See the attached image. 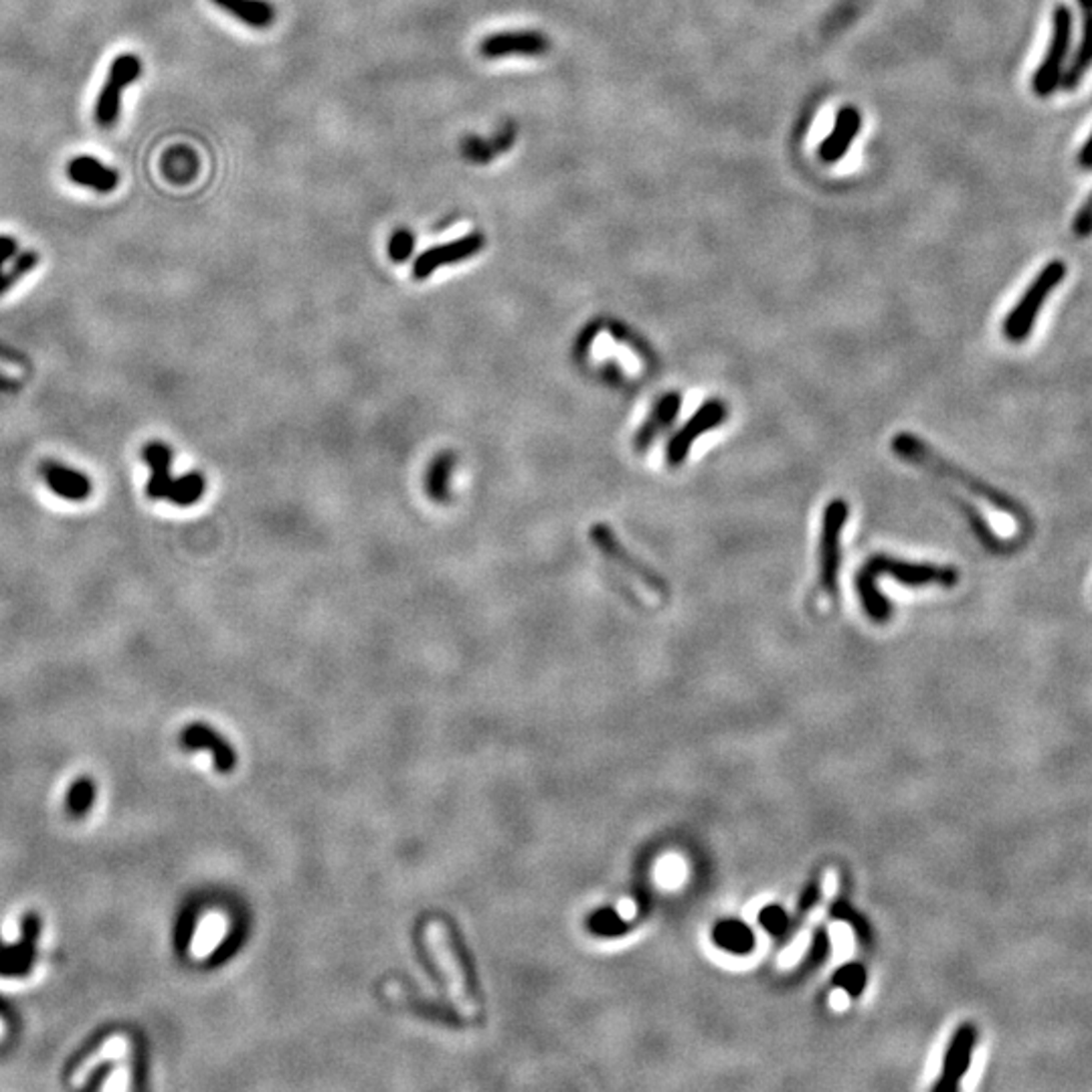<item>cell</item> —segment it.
<instances>
[{
  "label": "cell",
  "instance_id": "cell-7",
  "mask_svg": "<svg viewBox=\"0 0 1092 1092\" xmlns=\"http://www.w3.org/2000/svg\"><path fill=\"white\" fill-rule=\"evenodd\" d=\"M142 75V61L134 53H122L114 59L108 71V79L97 95L95 102V122L102 128L116 126L120 118V104L124 87L132 85Z\"/></svg>",
  "mask_w": 1092,
  "mask_h": 1092
},
{
  "label": "cell",
  "instance_id": "cell-18",
  "mask_svg": "<svg viewBox=\"0 0 1092 1092\" xmlns=\"http://www.w3.org/2000/svg\"><path fill=\"white\" fill-rule=\"evenodd\" d=\"M514 138H516V130L512 124H506L504 130H500L493 138L465 136L461 142V154L465 160L473 164H485L498 154L506 152L514 144Z\"/></svg>",
  "mask_w": 1092,
  "mask_h": 1092
},
{
  "label": "cell",
  "instance_id": "cell-30",
  "mask_svg": "<svg viewBox=\"0 0 1092 1092\" xmlns=\"http://www.w3.org/2000/svg\"><path fill=\"white\" fill-rule=\"evenodd\" d=\"M112 1032H114L112 1028H104V1030H99V1032L91 1034V1036H89V1038H87V1040L69 1056L65 1068H63V1080H69V1078L73 1076V1072H75V1070H77V1068H79L95 1050L102 1048L104 1042L112 1036Z\"/></svg>",
  "mask_w": 1092,
  "mask_h": 1092
},
{
  "label": "cell",
  "instance_id": "cell-16",
  "mask_svg": "<svg viewBox=\"0 0 1092 1092\" xmlns=\"http://www.w3.org/2000/svg\"><path fill=\"white\" fill-rule=\"evenodd\" d=\"M69 178L85 188L95 192H112L120 182L118 170L106 166L93 156H77L67 166Z\"/></svg>",
  "mask_w": 1092,
  "mask_h": 1092
},
{
  "label": "cell",
  "instance_id": "cell-4",
  "mask_svg": "<svg viewBox=\"0 0 1092 1092\" xmlns=\"http://www.w3.org/2000/svg\"><path fill=\"white\" fill-rule=\"evenodd\" d=\"M1064 277H1066V263L1060 259H1052L1042 267V271L1032 279V283L1026 287L1018 304L1010 310V314L1006 316L1002 324V334L1008 342L1020 344L1028 340L1046 300L1062 283Z\"/></svg>",
  "mask_w": 1092,
  "mask_h": 1092
},
{
  "label": "cell",
  "instance_id": "cell-2",
  "mask_svg": "<svg viewBox=\"0 0 1092 1092\" xmlns=\"http://www.w3.org/2000/svg\"><path fill=\"white\" fill-rule=\"evenodd\" d=\"M892 451H895L901 459H905V461H909L913 465H919V467L927 469L929 473L937 475L939 479L955 485V489H963L969 495H975V498H979L981 502L989 504L991 508H996L998 512H1004V514L1012 516L1014 520L1022 522L1026 528L1030 526V516H1028V512L1024 510V506L1020 502L1010 498L1006 491H1002V489H998L994 485H989V483L981 481L979 477L963 471L961 467L949 463L927 441L919 439L917 435L899 433L895 439H892Z\"/></svg>",
  "mask_w": 1092,
  "mask_h": 1092
},
{
  "label": "cell",
  "instance_id": "cell-34",
  "mask_svg": "<svg viewBox=\"0 0 1092 1092\" xmlns=\"http://www.w3.org/2000/svg\"><path fill=\"white\" fill-rule=\"evenodd\" d=\"M413 247H415L413 233L409 229H396L388 241V255L392 261L403 263L411 257Z\"/></svg>",
  "mask_w": 1092,
  "mask_h": 1092
},
{
  "label": "cell",
  "instance_id": "cell-8",
  "mask_svg": "<svg viewBox=\"0 0 1092 1092\" xmlns=\"http://www.w3.org/2000/svg\"><path fill=\"white\" fill-rule=\"evenodd\" d=\"M591 540L593 544L598 547L614 565H618L624 573H628L630 577H634L636 581H640L644 587H648V591L660 595V598H666L670 587L666 583V579H662L654 569H650L648 565H644L640 559H636L624 544L622 540L618 538V534L608 526V524H595L591 528Z\"/></svg>",
  "mask_w": 1092,
  "mask_h": 1092
},
{
  "label": "cell",
  "instance_id": "cell-27",
  "mask_svg": "<svg viewBox=\"0 0 1092 1092\" xmlns=\"http://www.w3.org/2000/svg\"><path fill=\"white\" fill-rule=\"evenodd\" d=\"M832 983L838 989H844L852 1000H858L868 985V971L862 963H846L834 973Z\"/></svg>",
  "mask_w": 1092,
  "mask_h": 1092
},
{
  "label": "cell",
  "instance_id": "cell-3",
  "mask_svg": "<svg viewBox=\"0 0 1092 1092\" xmlns=\"http://www.w3.org/2000/svg\"><path fill=\"white\" fill-rule=\"evenodd\" d=\"M425 945H427V951L431 955V959L435 961V965L441 969L443 977H445V983H447V991H449V1000L453 1004V1008L457 1010V1014L465 1020H475L479 1016V1008H477V1002L471 994V989L467 985V975H465V969L459 961V955L455 951V945L451 941V935H449V929L443 921H429L425 925Z\"/></svg>",
  "mask_w": 1092,
  "mask_h": 1092
},
{
  "label": "cell",
  "instance_id": "cell-15",
  "mask_svg": "<svg viewBox=\"0 0 1092 1092\" xmlns=\"http://www.w3.org/2000/svg\"><path fill=\"white\" fill-rule=\"evenodd\" d=\"M41 475L47 487H51L59 498H65L69 502H81L89 498L91 481L85 473H79L57 461H45L41 465Z\"/></svg>",
  "mask_w": 1092,
  "mask_h": 1092
},
{
  "label": "cell",
  "instance_id": "cell-23",
  "mask_svg": "<svg viewBox=\"0 0 1092 1092\" xmlns=\"http://www.w3.org/2000/svg\"><path fill=\"white\" fill-rule=\"evenodd\" d=\"M196 170H198V160L194 152L186 146L170 148L162 160L164 176L176 184L192 180V176H196Z\"/></svg>",
  "mask_w": 1092,
  "mask_h": 1092
},
{
  "label": "cell",
  "instance_id": "cell-31",
  "mask_svg": "<svg viewBox=\"0 0 1092 1092\" xmlns=\"http://www.w3.org/2000/svg\"><path fill=\"white\" fill-rule=\"evenodd\" d=\"M832 955V939L828 935L826 929H818L812 937V945L800 965V973H810V971H816L822 963H826Z\"/></svg>",
  "mask_w": 1092,
  "mask_h": 1092
},
{
  "label": "cell",
  "instance_id": "cell-10",
  "mask_svg": "<svg viewBox=\"0 0 1092 1092\" xmlns=\"http://www.w3.org/2000/svg\"><path fill=\"white\" fill-rule=\"evenodd\" d=\"M729 417V411L725 407L723 401L719 399H713L709 403H705L697 413H694L684 427H680V431L670 439L668 443V449H666V459H668V465L672 467H678L684 463V459L688 457L690 453V447L692 443L701 439L705 433L717 429L719 425H723Z\"/></svg>",
  "mask_w": 1092,
  "mask_h": 1092
},
{
  "label": "cell",
  "instance_id": "cell-9",
  "mask_svg": "<svg viewBox=\"0 0 1092 1092\" xmlns=\"http://www.w3.org/2000/svg\"><path fill=\"white\" fill-rule=\"evenodd\" d=\"M977 1038H979L977 1026L971 1024V1022L961 1024L953 1032V1036L949 1040V1046L945 1050V1056H943L941 1074H939L937 1082L933 1084L935 1092H955V1090H959L965 1074L971 1068V1058H973V1052H975V1046H977Z\"/></svg>",
  "mask_w": 1092,
  "mask_h": 1092
},
{
  "label": "cell",
  "instance_id": "cell-36",
  "mask_svg": "<svg viewBox=\"0 0 1092 1092\" xmlns=\"http://www.w3.org/2000/svg\"><path fill=\"white\" fill-rule=\"evenodd\" d=\"M114 1068H116L114 1062H99V1064L89 1072V1076H87V1080L83 1082L81 1088H83V1090H97V1088H102L104 1082L112 1076Z\"/></svg>",
  "mask_w": 1092,
  "mask_h": 1092
},
{
  "label": "cell",
  "instance_id": "cell-32",
  "mask_svg": "<svg viewBox=\"0 0 1092 1092\" xmlns=\"http://www.w3.org/2000/svg\"><path fill=\"white\" fill-rule=\"evenodd\" d=\"M759 925L775 939H783L791 929V919L787 911L779 905H767L759 911Z\"/></svg>",
  "mask_w": 1092,
  "mask_h": 1092
},
{
  "label": "cell",
  "instance_id": "cell-24",
  "mask_svg": "<svg viewBox=\"0 0 1092 1092\" xmlns=\"http://www.w3.org/2000/svg\"><path fill=\"white\" fill-rule=\"evenodd\" d=\"M205 487H207V481H205L201 471H188L182 477L172 481L166 500H170L172 504L182 506V508L192 506V504H196L198 500L203 498Z\"/></svg>",
  "mask_w": 1092,
  "mask_h": 1092
},
{
  "label": "cell",
  "instance_id": "cell-26",
  "mask_svg": "<svg viewBox=\"0 0 1092 1092\" xmlns=\"http://www.w3.org/2000/svg\"><path fill=\"white\" fill-rule=\"evenodd\" d=\"M95 802V783L91 777H77L67 791V812L71 818H83Z\"/></svg>",
  "mask_w": 1092,
  "mask_h": 1092
},
{
  "label": "cell",
  "instance_id": "cell-40",
  "mask_svg": "<svg viewBox=\"0 0 1092 1092\" xmlns=\"http://www.w3.org/2000/svg\"><path fill=\"white\" fill-rule=\"evenodd\" d=\"M1078 164L1082 168H1088V170L1092 168V132H1090L1088 140L1082 144V148L1078 152Z\"/></svg>",
  "mask_w": 1092,
  "mask_h": 1092
},
{
  "label": "cell",
  "instance_id": "cell-42",
  "mask_svg": "<svg viewBox=\"0 0 1092 1092\" xmlns=\"http://www.w3.org/2000/svg\"><path fill=\"white\" fill-rule=\"evenodd\" d=\"M11 1016V1006L5 998H0V1018H9Z\"/></svg>",
  "mask_w": 1092,
  "mask_h": 1092
},
{
  "label": "cell",
  "instance_id": "cell-11",
  "mask_svg": "<svg viewBox=\"0 0 1092 1092\" xmlns=\"http://www.w3.org/2000/svg\"><path fill=\"white\" fill-rule=\"evenodd\" d=\"M485 245V239L481 233H469L461 239H455L451 243H443V245H437V247H429L427 251H423L415 265H413V277L415 279H425L429 277L433 271H437L439 267L447 265V263H459L463 259H469L473 255H477Z\"/></svg>",
  "mask_w": 1092,
  "mask_h": 1092
},
{
  "label": "cell",
  "instance_id": "cell-1",
  "mask_svg": "<svg viewBox=\"0 0 1092 1092\" xmlns=\"http://www.w3.org/2000/svg\"><path fill=\"white\" fill-rule=\"evenodd\" d=\"M880 577H890L909 587H955L959 583V571L949 565L907 563L884 555L870 557L856 573V593L866 616L876 624H886L892 618V604L878 587Z\"/></svg>",
  "mask_w": 1092,
  "mask_h": 1092
},
{
  "label": "cell",
  "instance_id": "cell-33",
  "mask_svg": "<svg viewBox=\"0 0 1092 1092\" xmlns=\"http://www.w3.org/2000/svg\"><path fill=\"white\" fill-rule=\"evenodd\" d=\"M37 263H39V253H37V251L29 249V251L19 253L17 259H15V263H13V267H11V271L0 275V295L7 293L23 275H27L29 271H33V269L37 267Z\"/></svg>",
  "mask_w": 1092,
  "mask_h": 1092
},
{
  "label": "cell",
  "instance_id": "cell-37",
  "mask_svg": "<svg viewBox=\"0 0 1092 1092\" xmlns=\"http://www.w3.org/2000/svg\"><path fill=\"white\" fill-rule=\"evenodd\" d=\"M820 899H822V886H820L818 880H812V882L804 888L802 897H800V903H798L800 913H810V911L820 903Z\"/></svg>",
  "mask_w": 1092,
  "mask_h": 1092
},
{
  "label": "cell",
  "instance_id": "cell-6",
  "mask_svg": "<svg viewBox=\"0 0 1092 1092\" xmlns=\"http://www.w3.org/2000/svg\"><path fill=\"white\" fill-rule=\"evenodd\" d=\"M1072 45V11L1066 5H1056L1052 13L1050 43L1042 63L1034 71L1032 89L1040 97H1048L1056 91L1064 75V63Z\"/></svg>",
  "mask_w": 1092,
  "mask_h": 1092
},
{
  "label": "cell",
  "instance_id": "cell-19",
  "mask_svg": "<svg viewBox=\"0 0 1092 1092\" xmlns=\"http://www.w3.org/2000/svg\"><path fill=\"white\" fill-rule=\"evenodd\" d=\"M713 941L719 949L731 955H749L755 951V933L739 919H727L715 925Z\"/></svg>",
  "mask_w": 1092,
  "mask_h": 1092
},
{
  "label": "cell",
  "instance_id": "cell-22",
  "mask_svg": "<svg viewBox=\"0 0 1092 1092\" xmlns=\"http://www.w3.org/2000/svg\"><path fill=\"white\" fill-rule=\"evenodd\" d=\"M213 3L251 29H267L275 19V11L267 0H213Z\"/></svg>",
  "mask_w": 1092,
  "mask_h": 1092
},
{
  "label": "cell",
  "instance_id": "cell-21",
  "mask_svg": "<svg viewBox=\"0 0 1092 1092\" xmlns=\"http://www.w3.org/2000/svg\"><path fill=\"white\" fill-rule=\"evenodd\" d=\"M1082 11V39L1076 49V55L1068 69L1062 75V87L1072 91L1078 87L1082 77L1092 67V9H1080Z\"/></svg>",
  "mask_w": 1092,
  "mask_h": 1092
},
{
  "label": "cell",
  "instance_id": "cell-5",
  "mask_svg": "<svg viewBox=\"0 0 1092 1092\" xmlns=\"http://www.w3.org/2000/svg\"><path fill=\"white\" fill-rule=\"evenodd\" d=\"M850 516V506L844 500H834L826 506L822 516L820 532V563H818V585L814 587V598L824 602H836L838 598V577L842 567V536Z\"/></svg>",
  "mask_w": 1092,
  "mask_h": 1092
},
{
  "label": "cell",
  "instance_id": "cell-41",
  "mask_svg": "<svg viewBox=\"0 0 1092 1092\" xmlns=\"http://www.w3.org/2000/svg\"><path fill=\"white\" fill-rule=\"evenodd\" d=\"M19 388H21V384L17 380H11L9 376L0 374V392H15Z\"/></svg>",
  "mask_w": 1092,
  "mask_h": 1092
},
{
  "label": "cell",
  "instance_id": "cell-17",
  "mask_svg": "<svg viewBox=\"0 0 1092 1092\" xmlns=\"http://www.w3.org/2000/svg\"><path fill=\"white\" fill-rule=\"evenodd\" d=\"M142 457L144 461L150 465L152 469V477L146 485V493L148 498L152 500H166V495L170 491V485H172V477H170V463H172V451L168 449L166 443H160V441H150L148 445H144L142 449Z\"/></svg>",
  "mask_w": 1092,
  "mask_h": 1092
},
{
  "label": "cell",
  "instance_id": "cell-29",
  "mask_svg": "<svg viewBox=\"0 0 1092 1092\" xmlns=\"http://www.w3.org/2000/svg\"><path fill=\"white\" fill-rule=\"evenodd\" d=\"M589 929L602 937H620L630 931V923L614 909H604L589 919Z\"/></svg>",
  "mask_w": 1092,
  "mask_h": 1092
},
{
  "label": "cell",
  "instance_id": "cell-39",
  "mask_svg": "<svg viewBox=\"0 0 1092 1092\" xmlns=\"http://www.w3.org/2000/svg\"><path fill=\"white\" fill-rule=\"evenodd\" d=\"M0 360L7 362L9 366H19V368H27V360L19 354V352H13L11 348L0 344Z\"/></svg>",
  "mask_w": 1092,
  "mask_h": 1092
},
{
  "label": "cell",
  "instance_id": "cell-38",
  "mask_svg": "<svg viewBox=\"0 0 1092 1092\" xmlns=\"http://www.w3.org/2000/svg\"><path fill=\"white\" fill-rule=\"evenodd\" d=\"M17 251H19V243L9 237V235H0V275H3V267L7 261H11L13 257H17Z\"/></svg>",
  "mask_w": 1092,
  "mask_h": 1092
},
{
  "label": "cell",
  "instance_id": "cell-43",
  "mask_svg": "<svg viewBox=\"0 0 1092 1092\" xmlns=\"http://www.w3.org/2000/svg\"><path fill=\"white\" fill-rule=\"evenodd\" d=\"M1080 9H1092V0H1076Z\"/></svg>",
  "mask_w": 1092,
  "mask_h": 1092
},
{
  "label": "cell",
  "instance_id": "cell-13",
  "mask_svg": "<svg viewBox=\"0 0 1092 1092\" xmlns=\"http://www.w3.org/2000/svg\"><path fill=\"white\" fill-rule=\"evenodd\" d=\"M860 130H862V114L852 106L842 108L836 116L832 134L820 144V150H818L820 160L826 164H834L842 160Z\"/></svg>",
  "mask_w": 1092,
  "mask_h": 1092
},
{
  "label": "cell",
  "instance_id": "cell-28",
  "mask_svg": "<svg viewBox=\"0 0 1092 1092\" xmlns=\"http://www.w3.org/2000/svg\"><path fill=\"white\" fill-rule=\"evenodd\" d=\"M830 913H832V919L846 923V925L854 931V935L858 937V941H862L864 945H868V943L872 941V927H870V923H868L866 917H864L860 911H856L848 901H842V899L836 901V903L832 905Z\"/></svg>",
  "mask_w": 1092,
  "mask_h": 1092
},
{
  "label": "cell",
  "instance_id": "cell-35",
  "mask_svg": "<svg viewBox=\"0 0 1092 1092\" xmlns=\"http://www.w3.org/2000/svg\"><path fill=\"white\" fill-rule=\"evenodd\" d=\"M1074 233L1084 239V237H1090L1092 235V192L1088 194L1086 203L1080 207V211L1076 213V219H1074V225H1072Z\"/></svg>",
  "mask_w": 1092,
  "mask_h": 1092
},
{
  "label": "cell",
  "instance_id": "cell-25",
  "mask_svg": "<svg viewBox=\"0 0 1092 1092\" xmlns=\"http://www.w3.org/2000/svg\"><path fill=\"white\" fill-rule=\"evenodd\" d=\"M455 465V457L451 453H441L435 457L429 475H427V491L433 500L445 502L449 498V475Z\"/></svg>",
  "mask_w": 1092,
  "mask_h": 1092
},
{
  "label": "cell",
  "instance_id": "cell-20",
  "mask_svg": "<svg viewBox=\"0 0 1092 1092\" xmlns=\"http://www.w3.org/2000/svg\"><path fill=\"white\" fill-rule=\"evenodd\" d=\"M182 743L188 747V749H211L213 757H215V765L219 771H229L235 763V757H233V751L231 747L211 729L203 727V725H192L184 731L182 735Z\"/></svg>",
  "mask_w": 1092,
  "mask_h": 1092
},
{
  "label": "cell",
  "instance_id": "cell-12",
  "mask_svg": "<svg viewBox=\"0 0 1092 1092\" xmlns=\"http://www.w3.org/2000/svg\"><path fill=\"white\" fill-rule=\"evenodd\" d=\"M551 49V41L538 31H506L485 37L479 43V53L485 59H502L508 55L538 57Z\"/></svg>",
  "mask_w": 1092,
  "mask_h": 1092
},
{
  "label": "cell",
  "instance_id": "cell-14",
  "mask_svg": "<svg viewBox=\"0 0 1092 1092\" xmlns=\"http://www.w3.org/2000/svg\"><path fill=\"white\" fill-rule=\"evenodd\" d=\"M682 407V396L678 392H666L654 403L650 417L642 423L634 437L636 451H646L678 417Z\"/></svg>",
  "mask_w": 1092,
  "mask_h": 1092
}]
</instances>
